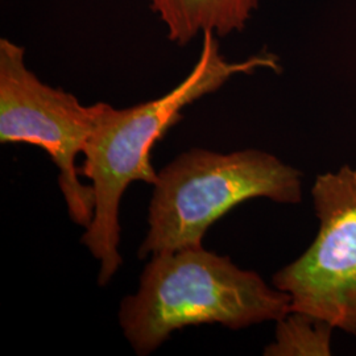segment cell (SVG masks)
<instances>
[{
	"mask_svg": "<svg viewBox=\"0 0 356 356\" xmlns=\"http://www.w3.org/2000/svg\"><path fill=\"white\" fill-rule=\"evenodd\" d=\"M289 312L286 293L201 245L153 254L138 292L120 302L119 323L134 351L145 356L188 326L241 330Z\"/></svg>",
	"mask_w": 356,
	"mask_h": 356,
	"instance_id": "cell-2",
	"label": "cell"
},
{
	"mask_svg": "<svg viewBox=\"0 0 356 356\" xmlns=\"http://www.w3.org/2000/svg\"><path fill=\"white\" fill-rule=\"evenodd\" d=\"M319 231L312 245L273 276L291 312L356 334V169L321 175L312 189Z\"/></svg>",
	"mask_w": 356,
	"mask_h": 356,
	"instance_id": "cell-5",
	"label": "cell"
},
{
	"mask_svg": "<svg viewBox=\"0 0 356 356\" xmlns=\"http://www.w3.org/2000/svg\"><path fill=\"white\" fill-rule=\"evenodd\" d=\"M334 329L327 321L301 312H289L277 321L276 339L266 348L264 355H330Z\"/></svg>",
	"mask_w": 356,
	"mask_h": 356,
	"instance_id": "cell-7",
	"label": "cell"
},
{
	"mask_svg": "<svg viewBox=\"0 0 356 356\" xmlns=\"http://www.w3.org/2000/svg\"><path fill=\"white\" fill-rule=\"evenodd\" d=\"M261 67L279 70V64L270 54L229 63L219 51L216 35L206 32L198 61L165 95L122 110L97 103L95 126L83 149V165L79 168V175L89 178L94 188L95 213L81 242L99 263L101 286L107 285L123 264L118 248L119 206L124 191L135 181L153 185L159 177L151 163L154 144L181 120L182 108L214 92L231 76Z\"/></svg>",
	"mask_w": 356,
	"mask_h": 356,
	"instance_id": "cell-1",
	"label": "cell"
},
{
	"mask_svg": "<svg viewBox=\"0 0 356 356\" xmlns=\"http://www.w3.org/2000/svg\"><path fill=\"white\" fill-rule=\"evenodd\" d=\"M168 31V38L186 45L198 33L226 36L242 29L259 0H148Z\"/></svg>",
	"mask_w": 356,
	"mask_h": 356,
	"instance_id": "cell-6",
	"label": "cell"
},
{
	"mask_svg": "<svg viewBox=\"0 0 356 356\" xmlns=\"http://www.w3.org/2000/svg\"><path fill=\"white\" fill-rule=\"evenodd\" d=\"M98 106H83L64 90L42 83L26 65V51L0 40V143L40 147L57 166L70 219L88 229L95 213L92 185L79 181L76 156L95 126Z\"/></svg>",
	"mask_w": 356,
	"mask_h": 356,
	"instance_id": "cell-4",
	"label": "cell"
},
{
	"mask_svg": "<svg viewBox=\"0 0 356 356\" xmlns=\"http://www.w3.org/2000/svg\"><path fill=\"white\" fill-rule=\"evenodd\" d=\"M300 204L302 173L259 149L219 153L194 148L159 172L148 210V234L138 256L201 247L218 219L244 201Z\"/></svg>",
	"mask_w": 356,
	"mask_h": 356,
	"instance_id": "cell-3",
	"label": "cell"
}]
</instances>
